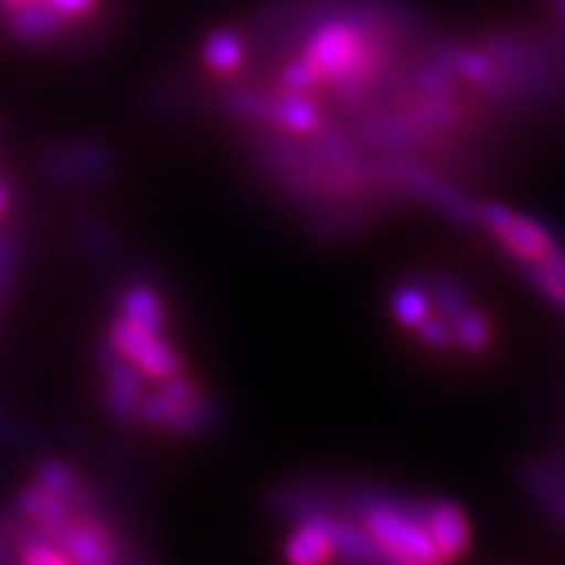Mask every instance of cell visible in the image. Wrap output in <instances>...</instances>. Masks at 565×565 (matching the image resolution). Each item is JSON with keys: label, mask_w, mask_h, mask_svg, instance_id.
I'll use <instances>...</instances> for the list:
<instances>
[{"label": "cell", "mask_w": 565, "mask_h": 565, "mask_svg": "<svg viewBox=\"0 0 565 565\" xmlns=\"http://www.w3.org/2000/svg\"><path fill=\"white\" fill-rule=\"evenodd\" d=\"M6 210H9V192H6V183L0 181V217H3Z\"/></svg>", "instance_id": "cell-6"}, {"label": "cell", "mask_w": 565, "mask_h": 565, "mask_svg": "<svg viewBox=\"0 0 565 565\" xmlns=\"http://www.w3.org/2000/svg\"><path fill=\"white\" fill-rule=\"evenodd\" d=\"M387 309L395 328L435 356L482 359L498 343V328L482 303L443 275L401 280Z\"/></svg>", "instance_id": "cell-4"}, {"label": "cell", "mask_w": 565, "mask_h": 565, "mask_svg": "<svg viewBox=\"0 0 565 565\" xmlns=\"http://www.w3.org/2000/svg\"><path fill=\"white\" fill-rule=\"evenodd\" d=\"M391 21L372 6L324 17L267 74L217 82L254 160L309 212L356 217L398 200L466 210L445 171L524 95L490 40L448 42L404 68Z\"/></svg>", "instance_id": "cell-1"}, {"label": "cell", "mask_w": 565, "mask_h": 565, "mask_svg": "<svg viewBox=\"0 0 565 565\" xmlns=\"http://www.w3.org/2000/svg\"><path fill=\"white\" fill-rule=\"evenodd\" d=\"M555 3V9H557V13H561V17L565 19V0H553Z\"/></svg>", "instance_id": "cell-7"}, {"label": "cell", "mask_w": 565, "mask_h": 565, "mask_svg": "<svg viewBox=\"0 0 565 565\" xmlns=\"http://www.w3.org/2000/svg\"><path fill=\"white\" fill-rule=\"evenodd\" d=\"M471 545V526L461 508L443 500L398 494H364L341 511L322 503L296 508L282 540L288 561H383L406 565L454 563Z\"/></svg>", "instance_id": "cell-3"}, {"label": "cell", "mask_w": 565, "mask_h": 565, "mask_svg": "<svg viewBox=\"0 0 565 565\" xmlns=\"http://www.w3.org/2000/svg\"><path fill=\"white\" fill-rule=\"evenodd\" d=\"M105 404L118 422L152 435L196 437L212 422V398L175 341L168 301L150 282L118 299L105 335Z\"/></svg>", "instance_id": "cell-2"}, {"label": "cell", "mask_w": 565, "mask_h": 565, "mask_svg": "<svg viewBox=\"0 0 565 565\" xmlns=\"http://www.w3.org/2000/svg\"><path fill=\"white\" fill-rule=\"evenodd\" d=\"M475 215L536 291L565 312V244L561 238L536 217L505 204H482Z\"/></svg>", "instance_id": "cell-5"}]
</instances>
